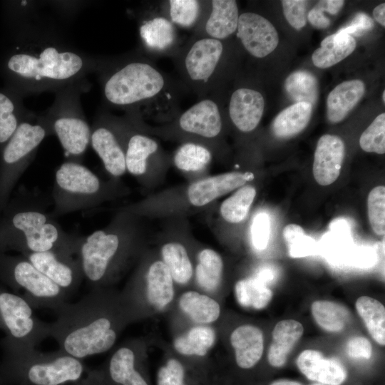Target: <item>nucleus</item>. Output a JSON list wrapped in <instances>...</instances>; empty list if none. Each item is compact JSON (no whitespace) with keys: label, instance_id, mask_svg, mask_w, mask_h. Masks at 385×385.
I'll list each match as a JSON object with an SVG mask.
<instances>
[{"label":"nucleus","instance_id":"49","mask_svg":"<svg viewBox=\"0 0 385 385\" xmlns=\"http://www.w3.org/2000/svg\"><path fill=\"white\" fill-rule=\"evenodd\" d=\"M374 23L373 19L366 14H357L352 21L338 31L351 35L360 36L373 29Z\"/></svg>","mask_w":385,"mask_h":385},{"label":"nucleus","instance_id":"1","mask_svg":"<svg viewBox=\"0 0 385 385\" xmlns=\"http://www.w3.org/2000/svg\"><path fill=\"white\" fill-rule=\"evenodd\" d=\"M103 61L66 43L54 30L31 23L20 29L2 70L8 88L23 97L56 92L85 80L98 72Z\"/></svg>","mask_w":385,"mask_h":385},{"label":"nucleus","instance_id":"21","mask_svg":"<svg viewBox=\"0 0 385 385\" xmlns=\"http://www.w3.org/2000/svg\"><path fill=\"white\" fill-rule=\"evenodd\" d=\"M254 178L253 173L237 171L210 176L192 183L188 188V199L192 205L202 207Z\"/></svg>","mask_w":385,"mask_h":385},{"label":"nucleus","instance_id":"27","mask_svg":"<svg viewBox=\"0 0 385 385\" xmlns=\"http://www.w3.org/2000/svg\"><path fill=\"white\" fill-rule=\"evenodd\" d=\"M215 342L216 332L211 325H192L174 338L173 346L178 356L204 361Z\"/></svg>","mask_w":385,"mask_h":385},{"label":"nucleus","instance_id":"13","mask_svg":"<svg viewBox=\"0 0 385 385\" xmlns=\"http://www.w3.org/2000/svg\"><path fill=\"white\" fill-rule=\"evenodd\" d=\"M0 317L11 338V346L36 348L50 337V323L37 318L22 297L0 292Z\"/></svg>","mask_w":385,"mask_h":385},{"label":"nucleus","instance_id":"50","mask_svg":"<svg viewBox=\"0 0 385 385\" xmlns=\"http://www.w3.org/2000/svg\"><path fill=\"white\" fill-rule=\"evenodd\" d=\"M346 353L352 358L369 359L372 353L371 344L365 337H353L347 343Z\"/></svg>","mask_w":385,"mask_h":385},{"label":"nucleus","instance_id":"34","mask_svg":"<svg viewBox=\"0 0 385 385\" xmlns=\"http://www.w3.org/2000/svg\"><path fill=\"white\" fill-rule=\"evenodd\" d=\"M355 48L354 36L337 31L323 39L312 54V62L318 68H327L346 58Z\"/></svg>","mask_w":385,"mask_h":385},{"label":"nucleus","instance_id":"51","mask_svg":"<svg viewBox=\"0 0 385 385\" xmlns=\"http://www.w3.org/2000/svg\"><path fill=\"white\" fill-rule=\"evenodd\" d=\"M66 385H101V382L96 369H89L83 379Z\"/></svg>","mask_w":385,"mask_h":385},{"label":"nucleus","instance_id":"36","mask_svg":"<svg viewBox=\"0 0 385 385\" xmlns=\"http://www.w3.org/2000/svg\"><path fill=\"white\" fill-rule=\"evenodd\" d=\"M160 254L175 284H188L193 277L194 267L185 247L178 242H169L162 246Z\"/></svg>","mask_w":385,"mask_h":385},{"label":"nucleus","instance_id":"37","mask_svg":"<svg viewBox=\"0 0 385 385\" xmlns=\"http://www.w3.org/2000/svg\"><path fill=\"white\" fill-rule=\"evenodd\" d=\"M356 309L366 327L379 344H385V309L376 299L367 296L360 297L356 302Z\"/></svg>","mask_w":385,"mask_h":385},{"label":"nucleus","instance_id":"3","mask_svg":"<svg viewBox=\"0 0 385 385\" xmlns=\"http://www.w3.org/2000/svg\"><path fill=\"white\" fill-rule=\"evenodd\" d=\"M98 72L105 103L125 111H140L142 106L175 111L178 94L185 90L145 54L103 59Z\"/></svg>","mask_w":385,"mask_h":385},{"label":"nucleus","instance_id":"8","mask_svg":"<svg viewBox=\"0 0 385 385\" xmlns=\"http://www.w3.org/2000/svg\"><path fill=\"white\" fill-rule=\"evenodd\" d=\"M116 194V187L102 180L81 163L66 160L56 170L52 190L55 218L90 209Z\"/></svg>","mask_w":385,"mask_h":385},{"label":"nucleus","instance_id":"10","mask_svg":"<svg viewBox=\"0 0 385 385\" xmlns=\"http://www.w3.org/2000/svg\"><path fill=\"white\" fill-rule=\"evenodd\" d=\"M51 135L42 115L23 120L0 150V214L11 200L19 178L34 160L39 145Z\"/></svg>","mask_w":385,"mask_h":385},{"label":"nucleus","instance_id":"12","mask_svg":"<svg viewBox=\"0 0 385 385\" xmlns=\"http://www.w3.org/2000/svg\"><path fill=\"white\" fill-rule=\"evenodd\" d=\"M0 277L24 291V298L33 308L54 311L70 297L25 257L0 253Z\"/></svg>","mask_w":385,"mask_h":385},{"label":"nucleus","instance_id":"22","mask_svg":"<svg viewBox=\"0 0 385 385\" xmlns=\"http://www.w3.org/2000/svg\"><path fill=\"white\" fill-rule=\"evenodd\" d=\"M239 16L236 1H209L206 13L194 34L224 41L237 31Z\"/></svg>","mask_w":385,"mask_h":385},{"label":"nucleus","instance_id":"32","mask_svg":"<svg viewBox=\"0 0 385 385\" xmlns=\"http://www.w3.org/2000/svg\"><path fill=\"white\" fill-rule=\"evenodd\" d=\"M223 273V261L220 255L211 248H204L197 254L194 269L195 281L201 290L209 294L220 287Z\"/></svg>","mask_w":385,"mask_h":385},{"label":"nucleus","instance_id":"43","mask_svg":"<svg viewBox=\"0 0 385 385\" xmlns=\"http://www.w3.org/2000/svg\"><path fill=\"white\" fill-rule=\"evenodd\" d=\"M283 237L289 255L293 258L304 257L316 254L317 245L304 229L296 224L287 225L283 230Z\"/></svg>","mask_w":385,"mask_h":385},{"label":"nucleus","instance_id":"16","mask_svg":"<svg viewBox=\"0 0 385 385\" xmlns=\"http://www.w3.org/2000/svg\"><path fill=\"white\" fill-rule=\"evenodd\" d=\"M138 33L142 51L149 58L173 56L181 47L178 28L160 6L140 13Z\"/></svg>","mask_w":385,"mask_h":385},{"label":"nucleus","instance_id":"18","mask_svg":"<svg viewBox=\"0 0 385 385\" xmlns=\"http://www.w3.org/2000/svg\"><path fill=\"white\" fill-rule=\"evenodd\" d=\"M69 296L81 285L83 274L76 256L54 251L21 254Z\"/></svg>","mask_w":385,"mask_h":385},{"label":"nucleus","instance_id":"46","mask_svg":"<svg viewBox=\"0 0 385 385\" xmlns=\"http://www.w3.org/2000/svg\"><path fill=\"white\" fill-rule=\"evenodd\" d=\"M344 1L324 0L319 1L308 13L307 19L317 29H324L329 26L330 19L326 16L325 12L337 14L344 6Z\"/></svg>","mask_w":385,"mask_h":385},{"label":"nucleus","instance_id":"41","mask_svg":"<svg viewBox=\"0 0 385 385\" xmlns=\"http://www.w3.org/2000/svg\"><path fill=\"white\" fill-rule=\"evenodd\" d=\"M256 196V190L251 185L240 187L233 195L225 199L220 205L222 218L230 223L242 222L247 216Z\"/></svg>","mask_w":385,"mask_h":385},{"label":"nucleus","instance_id":"9","mask_svg":"<svg viewBox=\"0 0 385 385\" xmlns=\"http://www.w3.org/2000/svg\"><path fill=\"white\" fill-rule=\"evenodd\" d=\"M224 41L205 36H193L173 56L185 91L200 98L215 88L225 56Z\"/></svg>","mask_w":385,"mask_h":385},{"label":"nucleus","instance_id":"28","mask_svg":"<svg viewBox=\"0 0 385 385\" xmlns=\"http://www.w3.org/2000/svg\"><path fill=\"white\" fill-rule=\"evenodd\" d=\"M178 307L193 325H211L220 316V304L212 297L196 290L183 292L178 298Z\"/></svg>","mask_w":385,"mask_h":385},{"label":"nucleus","instance_id":"55","mask_svg":"<svg viewBox=\"0 0 385 385\" xmlns=\"http://www.w3.org/2000/svg\"><path fill=\"white\" fill-rule=\"evenodd\" d=\"M382 99H383V101L385 102V92H384V91H383V93H382Z\"/></svg>","mask_w":385,"mask_h":385},{"label":"nucleus","instance_id":"33","mask_svg":"<svg viewBox=\"0 0 385 385\" xmlns=\"http://www.w3.org/2000/svg\"><path fill=\"white\" fill-rule=\"evenodd\" d=\"M209 1L168 0L160 4L170 21L178 29L195 30L203 19Z\"/></svg>","mask_w":385,"mask_h":385},{"label":"nucleus","instance_id":"11","mask_svg":"<svg viewBox=\"0 0 385 385\" xmlns=\"http://www.w3.org/2000/svg\"><path fill=\"white\" fill-rule=\"evenodd\" d=\"M130 322L170 307L175 298V284L161 260L141 267L120 293Z\"/></svg>","mask_w":385,"mask_h":385},{"label":"nucleus","instance_id":"29","mask_svg":"<svg viewBox=\"0 0 385 385\" xmlns=\"http://www.w3.org/2000/svg\"><path fill=\"white\" fill-rule=\"evenodd\" d=\"M365 93V85L359 79L344 81L329 94L327 118L332 123L342 121L359 102Z\"/></svg>","mask_w":385,"mask_h":385},{"label":"nucleus","instance_id":"5","mask_svg":"<svg viewBox=\"0 0 385 385\" xmlns=\"http://www.w3.org/2000/svg\"><path fill=\"white\" fill-rule=\"evenodd\" d=\"M131 219L123 214L106 228L81 236L76 257L87 283L107 288L116 282L138 250Z\"/></svg>","mask_w":385,"mask_h":385},{"label":"nucleus","instance_id":"31","mask_svg":"<svg viewBox=\"0 0 385 385\" xmlns=\"http://www.w3.org/2000/svg\"><path fill=\"white\" fill-rule=\"evenodd\" d=\"M302 334V324L296 320L278 322L272 331V342L267 354L269 363L274 367L282 366Z\"/></svg>","mask_w":385,"mask_h":385},{"label":"nucleus","instance_id":"2","mask_svg":"<svg viewBox=\"0 0 385 385\" xmlns=\"http://www.w3.org/2000/svg\"><path fill=\"white\" fill-rule=\"evenodd\" d=\"M50 337L58 349L81 360L111 349L130 321L120 293L93 288L74 303L66 302L53 311Z\"/></svg>","mask_w":385,"mask_h":385},{"label":"nucleus","instance_id":"47","mask_svg":"<svg viewBox=\"0 0 385 385\" xmlns=\"http://www.w3.org/2000/svg\"><path fill=\"white\" fill-rule=\"evenodd\" d=\"M284 17L288 23L294 29H300L307 23V1L283 0L281 1Z\"/></svg>","mask_w":385,"mask_h":385},{"label":"nucleus","instance_id":"15","mask_svg":"<svg viewBox=\"0 0 385 385\" xmlns=\"http://www.w3.org/2000/svg\"><path fill=\"white\" fill-rule=\"evenodd\" d=\"M90 145L110 175L118 178L125 173V148L118 117L101 111L91 126Z\"/></svg>","mask_w":385,"mask_h":385},{"label":"nucleus","instance_id":"40","mask_svg":"<svg viewBox=\"0 0 385 385\" xmlns=\"http://www.w3.org/2000/svg\"><path fill=\"white\" fill-rule=\"evenodd\" d=\"M285 90L296 103L305 102L312 106L319 95V85L316 77L306 71L292 73L285 80Z\"/></svg>","mask_w":385,"mask_h":385},{"label":"nucleus","instance_id":"44","mask_svg":"<svg viewBox=\"0 0 385 385\" xmlns=\"http://www.w3.org/2000/svg\"><path fill=\"white\" fill-rule=\"evenodd\" d=\"M361 149L369 153H385V113L375 118L359 138Z\"/></svg>","mask_w":385,"mask_h":385},{"label":"nucleus","instance_id":"39","mask_svg":"<svg viewBox=\"0 0 385 385\" xmlns=\"http://www.w3.org/2000/svg\"><path fill=\"white\" fill-rule=\"evenodd\" d=\"M312 312L316 322L322 329L332 332L342 330L350 317V313L344 306L327 300L314 302Z\"/></svg>","mask_w":385,"mask_h":385},{"label":"nucleus","instance_id":"54","mask_svg":"<svg viewBox=\"0 0 385 385\" xmlns=\"http://www.w3.org/2000/svg\"><path fill=\"white\" fill-rule=\"evenodd\" d=\"M270 385H302L299 382L287 380V379H280L272 382ZM311 385H322L320 384H313Z\"/></svg>","mask_w":385,"mask_h":385},{"label":"nucleus","instance_id":"35","mask_svg":"<svg viewBox=\"0 0 385 385\" xmlns=\"http://www.w3.org/2000/svg\"><path fill=\"white\" fill-rule=\"evenodd\" d=\"M313 106L305 102L295 103L281 111L272 124L274 135L289 138L302 132L308 125Z\"/></svg>","mask_w":385,"mask_h":385},{"label":"nucleus","instance_id":"30","mask_svg":"<svg viewBox=\"0 0 385 385\" xmlns=\"http://www.w3.org/2000/svg\"><path fill=\"white\" fill-rule=\"evenodd\" d=\"M33 113L24 108L20 95L8 88L0 90V150L19 124Z\"/></svg>","mask_w":385,"mask_h":385},{"label":"nucleus","instance_id":"48","mask_svg":"<svg viewBox=\"0 0 385 385\" xmlns=\"http://www.w3.org/2000/svg\"><path fill=\"white\" fill-rule=\"evenodd\" d=\"M251 239L253 246L258 250H265L270 237V217L266 213L257 214L251 227Z\"/></svg>","mask_w":385,"mask_h":385},{"label":"nucleus","instance_id":"6","mask_svg":"<svg viewBox=\"0 0 385 385\" xmlns=\"http://www.w3.org/2000/svg\"><path fill=\"white\" fill-rule=\"evenodd\" d=\"M88 370L83 360L60 349L41 352L11 346L0 369V385H66L83 379Z\"/></svg>","mask_w":385,"mask_h":385},{"label":"nucleus","instance_id":"19","mask_svg":"<svg viewBox=\"0 0 385 385\" xmlns=\"http://www.w3.org/2000/svg\"><path fill=\"white\" fill-rule=\"evenodd\" d=\"M211 364L170 355L159 366L155 385H216Z\"/></svg>","mask_w":385,"mask_h":385},{"label":"nucleus","instance_id":"53","mask_svg":"<svg viewBox=\"0 0 385 385\" xmlns=\"http://www.w3.org/2000/svg\"><path fill=\"white\" fill-rule=\"evenodd\" d=\"M374 19L383 26H385V4L378 5L373 11Z\"/></svg>","mask_w":385,"mask_h":385},{"label":"nucleus","instance_id":"17","mask_svg":"<svg viewBox=\"0 0 385 385\" xmlns=\"http://www.w3.org/2000/svg\"><path fill=\"white\" fill-rule=\"evenodd\" d=\"M222 125L221 107L217 98L210 94L175 117L170 128L185 135L211 140L221 133Z\"/></svg>","mask_w":385,"mask_h":385},{"label":"nucleus","instance_id":"20","mask_svg":"<svg viewBox=\"0 0 385 385\" xmlns=\"http://www.w3.org/2000/svg\"><path fill=\"white\" fill-rule=\"evenodd\" d=\"M236 36L245 50L257 58L271 53L279 43V36L272 24L254 12L240 14Z\"/></svg>","mask_w":385,"mask_h":385},{"label":"nucleus","instance_id":"25","mask_svg":"<svg viewBox=\"0 0 385 385\" xmlns=\"http://www.w3.org/2000/svg\"><path fill=\"white\" fill-rule=\"evenodd\" d=\"M297 364L307 379L327 385H341L346 377L343 366L337 360L327 359L317 351L307 349L297 358Z\"/></svg>","mask_w":385,"mask_h":385},{"label":"nucleus","instance_id":"42","mask_svg":"<svg viewBox=\"0 0 385 385\" xmlns=\"http://www.w3.org/2000/svg\"><path fill=\"white\" fill-rule=\"evenodd\" d=\"M235 294L242 306L257 309L265 307L272 297L268 286L255 277L238 281Z\"/></svg>","mask_w":385,"mask_h":385},{"label":"nucleus","instance_id":"45","mask_svg":"<svg viewBox=\"0 0 385 385\" xmlns=\"http://www.w3.org/2000/svg\"><path fill=\"white\" fill-rule=\"evenodd\" d=\"M368 216L373 231L378 235L385 233V187L379 185L369 192L367 200Z\"/></svg>","mask_w":385,"mask_h":385},{"label":"nucleus","instance_id":"52","mask_svg":"<svg viewBox=\"0 0 385 385\" xmlns=\"http://www.w3.org/2000/svg\"><path fill=\"white\" fill-rule=\"evenodd\" d=\"M255 277L267 285L269 282L274 279V272L270 269L263 268L257 272Z\"/></svg>","mask_w":385,"mask_h":385},{"label":"nucleus","instance_id":"26","mask_svg":"<svg viewBox=\"0 0 385 385\" xmlns=\"http://www.w3.org/2000/svg\"><path fill=\"white\" fill-rule=\"evenodd\" d=\"M230 340L239 368L250 369L260 360L264 350V338L258 327L250 324L239 326L231 333Z\"/></svg>","mask_w":385,"mask_h":385},{"label":"nucleus","instance_id":"38","mask_svg":"<svg viewBox=\"0 0 385 385\" xmlns=\"http://www.w3.org/2000/svg\"><path fill=\"white\" fill-rule=\"evenodd\" d=\"M212 158V152L207 146L189 141L178 148L173 155V163L182 171L197 172L205 168Z\"/></svg>","mask_w":385,"mask_h":385},{"label":"nucleus","instance_id":"7","mask_svg":"<svg viewBox=\"0 0 385 385\" xmlns=\"http://www.w3.org/2000/svg\"><path fill=\"white\" fill-rule=\"evenodd\" d=\"M89 89L86 79L56 91L55 99L43 114L51 135L57 137L68 160L81 163L90 145L91 126L81 103V94Z\"/></svg>","mask_w":385,"mask_h":385},{"label":"nucleus","instance_id":"4","mask_svg":"<svg viewBox=\"0 0 385 385\" xmlns=\"http://www.w3.org/2000/svg\"><path fill=\"white\" fill-rule=\"evenodd\" d=\"M81 238L66 232L42 205L21 195L0 214V253L54 251L76 256Z\"/></svg>","mask_w":385,"mask_h":385},{"label":"nucleus","instance_id":"14","mask_svg":"<svg viewBox=\"0 0 385 385\" xmlns=\"http://www.w3.org/2000/svg\"><path fill=\"white\" fill-rule=\"evenodd\" d=\"M142 341L129 340L116 347L96 369L101 385H152Z\"/></svg>","mask_w":385,"mask_h":385},{"label":"nucleus","instance_id":"23","mask_svg":"<svg viewBox=\"0 0 385 385\" xmlns=\"http://www.w3.org/2000/svg\"><path fill=\"white\" fill-rule=\"evenodd\" d=\"M265 108L260 92L247 88L235 89L228 103V115L233 125L242 133L254 130L260 123Z\"/></svg>","mask_w":385,"mask_h":385},{"label":"nucleus","instance_id":"24","mask_svg":"<svg viewBox=\"0 0 385 385\" xmlns=\"http://www.w3.org/2000/svg\"><path fill=\"white\" fill-rule=\"evenodd\" d=\"M345 153L343 140L326 134L318 140L314 156L313 175L321 185L333 183L340 175Z\"/></svg>","mask_w":385,"mask_h":385}]
</instances>
